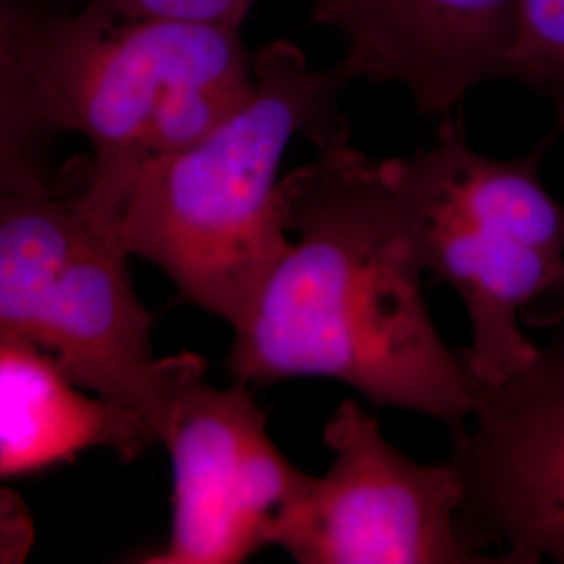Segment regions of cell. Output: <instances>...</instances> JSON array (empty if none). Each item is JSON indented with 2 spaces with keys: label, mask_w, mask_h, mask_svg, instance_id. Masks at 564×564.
I'll return each instance as SVG.
<instances>
[{
  "label": "cell",
  "mask_w": 564,
  "mask_h": 564,
  "mask_svg": "<svg viewBox=\"0 0 564 564\" xmlns=\"http://www.w3.org/2000/svg\"><path fill=\"white\" fill-rule=\"evenodd\" d=\"M316 149L281 181L295 239L232 328L228 372L251 387L333 379L379 408L463 426L484 387L429 314L423 263L384 160L349 137Z\"/></svg>",
  "instance_id": "cell-1"
},
{
  "label": "cell",
  "mask_w": 564,
  "mask_h": 564,
  "mask_svg": "<svg viewBox=\"0 0 564 564\" xmlns=\"http://www.w3.org/2000/svg\"><path fill=\"white\" fill-rule=\"evenodd\" d=\"M160 444L141 414L72 383L41 349L0 337V479L105 447L126 463Z\"/></svg>",
  "instance_id": "cell-10"
},
{
  "label": "cell",
  "mask_w": 564,
  "mask_h": 564,
  "mask_svg": "<svg viewBox=\"0 0 564 564\" xmlns=\"http://www.w3.org/2000/svg\"><path fill=\"white\" fill-rule=\"evenodd\" d=\"M120 223L84 197H0V337L32 345L107 402L141 414L158 435L199 354L155 356L153 314L128 274Z\"/></svg>",
  "instance_id": "cell-5"
},
{
  "label": "cell",
  "mask_w": 564,
  "mask_h": 564,
  "mask_svg": "<svg viewBox=\"0 0 564 564\" xmlns=\"http://www.w3.org/2000/svg\"><path fill=\"white\" fill-rule=\"evenodd\" d=\"M333 463L282 519L272 545L300 564H487L464 538L463 485L449 464H421L384 440L351 400L330 414Z\"/></svg>",
  "instance_id": "cell-6"
},
{
  "label": "cell",
  "mask_w": 564,
  "mask_h": 564,
  "mask_svg": "<svg viewBox=\"0 0 564 564\" xmlns=\"http://www.w3.org/2000/svg\"><path fill=\"white\" fill-rule=\"evenodd\" d=\"M564 321V270L558 282L540 302L523 314V323L540 328H552Z\"/></svg>",
  "instance_id": "cell-15"
},
{
  "label": "cell",
  "mask_w": 564,
  "mask_h": 564,
  "mask_svg": "<svg viewBox=\"0 0 564 564\" xmlns=\"http://www.w3.org/2000/svg\"><path fill=\"white\" fill-rule=\"evenodd\" d=\"M241 30L46 7L39 74L61 134L90 142L84 202L120 223L142 165L199 141L256 84Z\"/></svg>",
  "instance_id": "cell-3"
},
{
  "label": "cell",
  "mask_w": 564,
  "mask_h": 564,
  "mask_svg": "<svg viewBox=\"0 0 564 564\" xmlns=\"http://www.w3.org/2000/svg\"><path fill=\"white\" fill-rule=\"evenodd\" d=\"M251 95L199 141L149 160L120 214L128 256L155 263L182 302L237 328L289 249L281 165L293 139L349 137L339 111L351 74L314 69L302 46L256 53Z\"/></svg>",
  "instance_id": "cell-2"
},
{
  "label": "cell",
  "mask_w": 564,
  "mask_h": 564,
  "mask_svg": "<svg viewBox=\"0 0 564 564\" xmlns=\"http://www.w3.org/2000/svg\"><path fill=\"white\" fill-rule=\"evenodd\" d=\"M556 141L552 132L521 158L494 160L470 147L463 111H449L429 149L384 160L424 272L463 297L470 343L460 351L484 389L535 356L523 314L563 274L564 203L542 178Z\"/></svg>",
  "instance_id": "cell-4"
},
{
  "label": "cell",
  "mask_w": 564,
  "mask_h": 564,
  "mask_svg": "<svg viewBox=\"0 0 564 564\" xmlns=\"http://www.w3.org/2000/svg\"><path fill=\"white\" fill-rule=\"evenodd\" d=\"M118 20L199 21L239 28L258 0H84Z\"/></svg>",
  "instance_id": "cell-13"
},
{
  "label": "cell",
  "mask_w": 564,
  "mask_h": 564,
  "mask_svg": "<svg viewBox=\"0 0 564 564\" xmlns=\"http://www.w3.org/2000/svg\"><path fill=\"white\" fill-rule=\"evenodd\" d=\"M547 99L554 105V134L563 137L564 134V76L561 82L554 86V90L547 95Z\"/></svg>",
  "instance_id": "cell-16"
},
{
  "label": "cell",
  "mask_w": 564,
  "mask_h": 564,
  "mask_svg": "<svg viewBox=\"0 0 564 564\" xmlns=\"http://www.w3.org/2000/svg\"><path fill=\"white\" fill-rule=\"evenodd\" d=\"M44 13L32 0H0V197L55 193L61 130L39 74Z\"/></svg>",
  "instance_id": "cell-11"
},
{
  "label": "cell",
  "mask_w": 564,
  "mask_h": 564,
  "mask_svg": "<svg viewBox=\"0 0 564 564\" xmlns=\"http://www.w3.org/2000/svg\"><path fill=\"white\" fill-rule=\"evenodd\" d=\"M312 21L339 34L354 80L395 84L421 116H444L505 80L517 0H312Z\"/></svg>",
  "instance_id": "cell-9"
},
{
  "label": "cell",
  "mask_w": 564,
  "mask_h": 564,
  "mask_svg": "<svg viewBox=\"0 0 564 564\" xmlns=\"http://www.w3.org/2000/svg\"><path fill=\"white\" fill-rule=\"evenodd\" d=\"M447 464L463 485L460 529L479 554L564 564V321L519 372L481 391Z\"/></svg>",
  "instance_id": "cell-8"
},
{
  "label": "cell",
  "mask_w": 564,
  "mask_h": 564,
  "mask_svg": "<svg viewBox=\"0 0 564 564\" xmlns=\"http://www.w3.org/2000/svg\"><path fill=\"white\" fill-rule=\"evenodd\" d=\"M36 544L30 506L15 489L0 487V564L25 563Z\"/></svg>",
  "instance_id": "cell-14"
},
{
  "label": "cell",
  "mask_w": 564,
  "mask_h": 564,
  "mask_svg": "<svg viewBox=\"0 0 564 564\" xmlns=\"http://www.w3.org/2000/svg\"><path fill=\"white\" fill-rule=\"evenodd\" d=\"M172 460V531L147 564H239L272 545L312 484L268 433L251 384H182L160 431Z\"/></svg>",
  "instance_id": "cell-7"
},
{
  "label": "cell",
  "mask_w": 564,
  "mask_h": 564,
  "mask_svg": "<svg viewBox=\"0 0 564 564\" xmlns=\"http://www.w3.org/2000/svg\"><path fill=\"white\" fill-rule=\"evenodd\" d=\"M563 76L564 0H517L505 80L529 86L547 99Z\"/></svg>",
  "instance_id": "cell-12"
}]
</instances>
